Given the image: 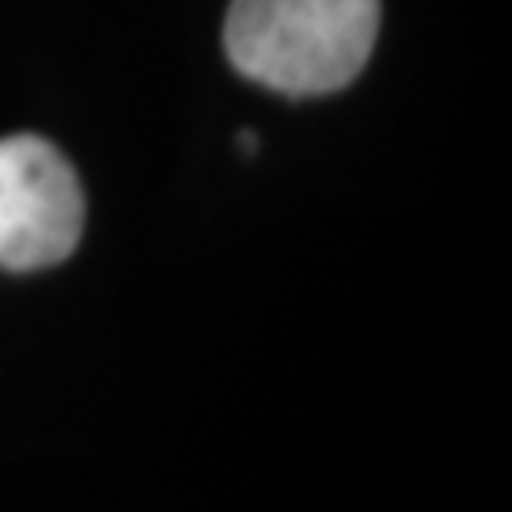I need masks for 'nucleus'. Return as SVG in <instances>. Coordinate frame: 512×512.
<instances>
[{"label": "nucleus", "mask_w": 512, "mask_h": 512, "mask_svg": "<svg viewBox=\"0 0 512 512\" xmlns=\"http://www.w3.org/2000/svg\"><path fill=\"white\" fill-rule=\"evenodd\" d=\"M380 35V0H232L228 61L281 95H327L353 84Z\"/></svg>", "instance_id": "obj_1"}, {"label": "nucleus", "mask_w": 512, "mask_h": 512, "mask_svg": "<svg viewBox=\"0 0 512 512\" xmlns=\"http://www.w3.org/2000/svg\"><path fill=\"white\" fill-rule=\"evenodd\" d=\"M84 190L61 148L35 133L0 141V270H50L76 251Z\"/></svg>", "instance_id": "obj_2"}]
</instances>
